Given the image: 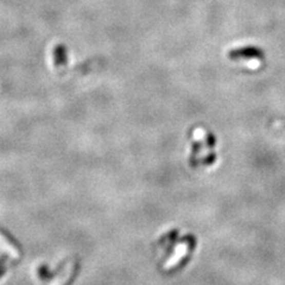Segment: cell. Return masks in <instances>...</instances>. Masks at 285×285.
Wrapping results in <instances>:
<instances>
[{
  "label": "cell",
  "mask_w": 285,
  "mask_h": 285,
  "mask_svg": "<svg viewBox=\"0 0 285 285\" xmlns=\"http://www.w3.org/2000/svg\"><path fill=\"white\" fill-rule=\"evenodd\" d=\"M54 62L56 67H61L67 63V51L64 45L59 44L54 49Z\"/></svg>",
  "instance_id": "obj_1"
},
{
  "label": "cell",
  "mask_w": 285,
  "mask_h": 285,
  "mask_svg": "<svg viewBox=\"0 0 285 285\" xmlns=\"http://www.w3.org/2000/svg\"><path fill=\"white\" fill-rule=\"evenodd\" d=\"M6 271V268H5V259H2L0 260V277H3L4 273Z\"/></svg>",
  "instance_id": "obj_2"
}]
</instances>
